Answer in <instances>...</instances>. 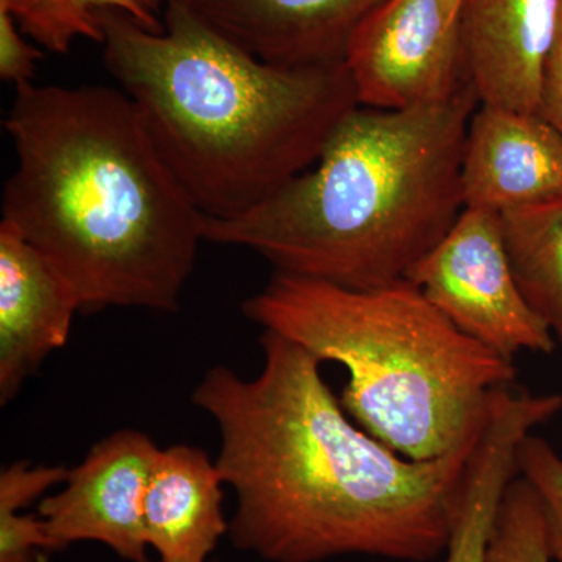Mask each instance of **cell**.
I'll return each mask as SVG.
<instances>
[{
    "instance_id": "6da1fadb",
    "label": "cell",
    "mask_w": 562,
    "mask_h": 562,
    "mask_svg": "<svg viewBox=\"0 0 562 562\" xmlns=\"http://www.w3.org/2000/svg\"><path fill=\"white\" fill-rule=\"evenodd\" d=\"M260 344V375L217 364L191 395L220 430L233 546L269 562L441 557L479 438L436 460L402 457L344 412L312 351L269 330Z\"/></svg>"
},
{
    "instance_id": "7a4b0ae2",
    "label": "cell",
    "mask_w": 562,
    "mask_h": 562,
    "mask_svg": "<svg viewBox=\"0 0 562 562\" xmlns=\"http://www.w3.org/2000/svg\"><path fill=\"white\" fill-rule=\"evenodd\" d=\"M9 221L69 281L83 313H176L203 216L121 88L16 87Z\"/></svg>"
},
{
    "instance_id": "3957f363",
    "label": "cell",
    "mask_w": 562,
    "mask_h": 562,
    "mask_svg": "<svg viewBox=\"0 0 562 562\" xmlns=\"http://www.w3.org/2000/svg\"><path fill=\"white\" fill-rule=\"evenodd\" d=\"M103 63L203 217L260 205L319 160L358 102L346 63L279 66L244 50L183 0L157 33L99 13Z\"/></svg>"
},
{
    "instance_id": "277c9868",
    "label": "cell",
    "mask_w": 562,
    "mask_h": 562,
    "mask_svg": "<svg viewBox=\"0 0 562 562\" xmlns=\"http://www.w3.org/2000/svg\"><path fill=\"white\" fill-rule=\"evenodd\" d=\"M479 106L473 85L439 105L357 106L308 171L239 216L203 217V241L350 290L406 279L464 211L462 151Z\"/></svg>"
},
{
    "instance_id": "5b68a950",
    "label": "cell",
    "mask_w": 562,
    "mask_h": 562,
    "mask_svg": "<svg viewBox=\"0 0 562 562\" xmlns=\"http://www.w3.org/2000/svg\"><path fill=\"white\" fill-rule=\"evenodd\" d=\"M262 330L349 375L344 412L394 452L436 460L479 438L514 360L475 341L403 279L372 290L276 271L243 303Z\"/></svg>"
},
{
    "instance_id": "8992f818",
    "label": "cell",
    "mask_w": 562,
    "mask_h": 562,
    "mask_svg": "<svg viewBox=\"0 0 562 562\" xmlns=\"http://www.w3.org/2000/svg\"><path fill=\"white\" fill-rule=\"evenodd\" d=\"M406 280L458 330L509 360L520 351L552 353L557 347L514 277L501 214L464 209Z\"/></svg>"
},
{
    "instance_id": "52a82bcc",
    "label": "cell",
    "mask_w": 562,
    "mask_h": 562,
    "mask_svg": "<svg viewBox=\"0 0 562 562\" xmlns=\"http://www.w3.org/2000/svg\"><path fill=\"white\" fill-rule=\"evenodd\" d=\"M460 11L461 0H384L371 11L344 57L360 105H439L471 87Z\"/></svg>"
},
{
    "instance_id": "ba28073f",
    "label": "cell",
    "mask_w": 562,
    "mask_h": 562,
    "mask_svg": "<svg viewBox=\"0 0 562 562\" xmlns=\"http://www.w3.org/2000/svg\"><path fill=\"white\" fill-rule=\"evenodd\" d=\"M160 450L138 430H120L95 443L69 469L61 490L41 498L38 516L52 552L76 542H99L122 560L149 561L143 505Z\"/></svg>"
},
{
    "instance_id": "9c48e42d",
    "label": "cell",
    "mask_w": 562,
    "mask_h": 562,
    "mask_svg": "<svg viewBox=\"0 0 562 562\" xmlns=\"http://www.w3.org/2000/svg\"><path fill=\"white\" fill-rule=\"evenodd\" d=\"M464 209L505 214L562 201V135L541 114L480 105L462 151Z\"/></svg>"
},
{
    "instance_id": "30bf717a",
    "label": "cell",
    "mask_w": 562,
    "mask_h": 562,
    "mask_svg": "<svg viewBox=\"0 0 562 562\" xmlns=\"http://www.w3.org/2000/svg\"><path fill=\"white\" fill-rule=\"evenodd\" d=\"M562 0H461L462 49L480 105L539 114Z\"/></svg>"
},
{
    "instance_id": "8fae6325",
    "label": "cell",
    "mask_w": 562,
    "mask_h": 562,
    "mask_svg": "<svg viewBox=\"0 0 562 562\" xmlns=\"http://www.w3.org/2000/svg\"><path fill=\"white\" fill-rule=\"evenodd\" d=\"M81 312L60 271L9 221H0V403L16 398L68 342Z\"/></svg>"
},
{
    "instance_id": "7c38bea8",
    "label": "cell",
    "mask_w": 562,
    "mask_h": 562,
    "mask_svg": "<svg viewBox=\"0 0 562 562\" xmlns=\"http://www.w3.org/2000/svg\"><path fill=\"white\" fill-rule=\"evenodd\" d=\"M244 50L279 66L344 63L358 25L384 0H183Z\"/></svg>"
},
{
    "instance_id": "4fadbf2b",
    "label": "cell",
    "mask_w": 562,
    "mask_h": 562,
    "mask_svg": "<svg viewBox=\"0 0 562 562\" xmlns=\"http://www.w3.org/2000/svg\"><path fill=\"white\" fill-rule=\"evenodd\" d=\"M561 412V394H531L513 386L495 392L465 469L452 531L443 550L446 562H487L503 497L519 475L517 450L536 427Z\"/></svg>"
},
{
    "instance_id": "5bb4252c",
    "label": "cell",
    "mask_w": 562,
    "mask_h": 562,
    "mask_svg": "<svg viewBox=\"0 0 562 562\" xmlns=\"http://www.w3.org/2000/svg\"><path fill=\"white\" fill-rule=\"evenodd\" d=\"M224 479L199 447L161 449L144 495V535L160 562H210L228 535Z\"/></svg>"
},
{
    "instance_id": "9a60e30c",
    "label": "cell",
    "mask_w": 562,
    "mask_h": 562,
    "mask_svg": "<svg viewBox=\"0 0 562 562\" xmlns=\"http://www.w3.org/2000/svg\"><path fill=\"white\" fill-rule=\"evenodd\" d=\"M502 227L525 301L562 346V201L502 214Z\"/></svg>"
},
{
    "instance_id": "2e32d148",
    "label": "cell",
    "mask_w": 562,
    "mask_h": 562,
    "mask_svg": "<svg viewBox=\"0 0 562 562\" xmlns=\"http://www.w3.org/2000/svg\"><path fill=\"white\" fill-rule=\"evenodd\" d=\"M27 38L52 54L65 55L79 40L103 41L99 13L124 11L147 31H165L162 20L140 5L139 0H0Z\"/></svg>"
},
{
    "instance_id": "e0dca14e",
    "label": "cell",
    "mask_w": 562,
    "mask_h": 562,
    "mask_svg": "<svg viewBox=\"0 0 562 562\" xmlns=\"http://www.w3.org/2000/svg\"><path fill=\"white\" fill-rule=\"evenodd\" d=\"M487 562H553L541 501L520 475L513 480L503 497Z\"/></svg>"
},
{
    "instance_id": "ac0fdd59",
    "label": "cell",
    "mask_w": 562,
    "mask_h": 562,
    "mask_svg": "<svg viewBox=\"0 0 562 562\" xmlns=\"http://www.w3.org/2000/svg\"><path fill=\"white\" fill-rule=\"evenodd\" d=\"M517 469L541 501L552 560L562 562V457L531 432L517 450Z\"/></svg>"
},
{
    "instance_id": "d6986e66",
    "label": "cell",
    "mask_w": 562,
    "mask_h": 562,
    "mask_svg": "<svg viewBox=\"0 0 562 562\" xmlns=\"http://www.w3.org/2000/svg\"><path fill=\"white\" fill-rule=\"evenodd\" d=\"M68 471L63 465H32L27 461L7 465L0 472V509L27 508L52 487L65 483Z\"/></svg>"
},
{
    "instance_id": "ffe728a7",
    "label": "cell",
    "mask_w": 562,
    "mask_h": 562,
    "mask_svg": "<svg viewBox=\"0 0 562 562\" xmlns=\"http://www.w3.org/2000/svg\"><path fill=\"white\" fill-rule=\"evenodd\" d=\"M0 509V562H38L52 543L38 514Z\"/></svg>"
},
{
    "instance_id": "44dd1931",
    "label": "cell",
    "mask_w": 562,
    "mask_h": 562,
    "mask_svg": "<svg viewBox=\"0 0 562 562\" xmlns=\"http://www.w3.org/2000/svg\"><path fill=\"white\" fill-rule=\"evenodd\" d=\"M43 52L21 32L9 11L0 10V79L14 87L33 83Z\"/></svg>"
},
{
    "instance_id": "7402d4cb",
    "label": "cell",
    "mask_w": 562,
    "mask_h": 562,
    "mask_svg": "<svg viewBox=\"0 0 562 562\" xmlns=\"http://www.w3.org/2000/svg\"><path fill=\"white\" fill-rule=\"evenodd\" d=\"M539 114L562 135V10L557 38L543 68Z\"/></svg>"
},
{
    "instance_id": "603a6c76",
    "label": "cell",
    "mask_w": 562,
    "mask_h": 562,
    "mask_svg": "<svg viewBox=\"0 0 562 562\" xmlns=\"http://www.w3.org/2000/svg\"><path fill=\"white\" fill-rule=\"evenodd\" d=\"M166 2H168V0H139V3L144 9L149 10L150 13H154L155 16L158 18H160V13H162Z\"/></svg>"
},
{
    "instance_id": "cb8c5ba5",
    "label": "cell",
    "mask_w": 562,
    "mask_h": 562,
    "mask_svg": "<svg viewBox=\"0 0 562 562\" xmlns=\"http://www.w3.org/2000/svg\"><path fill=\"white\" fill-rule=\"evenodd\" d=\"M147 562H154V561H150V560H149V561H147ZM155 562H160V561H155Z\"/></svg>"
}]
</instances>
